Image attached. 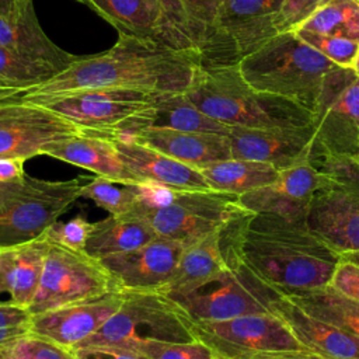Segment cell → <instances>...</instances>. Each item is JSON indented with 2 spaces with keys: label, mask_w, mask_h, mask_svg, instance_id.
I'll use <instances>...</instances> for the list:
<instances>
[{
  "label": "cell",
  "mask_w": 359,
  "mask_h": 359,
  "mask_svg": "<svg viewBox=\"0 0 359 359\" xmlns=\"http://www.w3.org/2000/svg\"><path fill=\"white\" fill-rule=\"evenodd\" d=\"M201 66L202 56L196 49H177L119 34L109 50L79 57L62 73L22 94H59L86 88L185 93Z\"/></svg>",
  "instance_id": "obj_1"
},
{
  "label": "cell",
  "mask_w": 359,
  "mask_h": 359,
  "mask_svg": "<svg viewBox=\"0 0 359 359\" xmlns=\"http://www.w3.org/2000/svg\"><path fill=\"white\" fill-rule=\"evenodd\" d=\"M304 219L252 212L241 238L243 262L279 290L327 286L341 259Z\"/></svg>",
  "instance_id": "obj_2"
},
{
  "label": "cell",
  "mask_w": 359,
  "mask_h": 359,
  "mask_svg": "<svg viewBox=\"0 0 359 359\" xmlns=\"http://www.w3.org/2000/svg\"><path fill=\"white\" fill-rule=\"evenodd\" d=\"M185 95L208 116L244 128H292L313 125L306 107L252 88L237 65L201 66Z\"/></svg>",
  "instance_id": "obj_3"
},
{
  "label": "cell",
  "mask_w": 359,
  "mask_h": 359,
  "mask_svg": "<svg viewBox=\"0 0 359 359\" xmlns=\"http://www.w3.org/2000/svg\"><path fill=\"white\" fill-rule=\"evenodd\" d=\"M237 67L252 88L292 100L313 112L325 77L339 66L294 32H283L244 56Z\"/></svg>",
  "instance_id": "obj_4"
},
{
  "label": "cell",
  "mask_w": 359,
  "mask_h": 359,
  "mask_svg": "<svg viewBox=\"0 0 359 359\" xmlns=\"http://www.w3.org/2000/svg\"><path fill=\"white\" fill-rule=\"evenodd\" d=\"M248 212L236 194L215 189L174 191L144 182L143 196L128 213L144 219L157 237L187 247Z\"/></svg>",
  "instance_id": "obj_5"
},
{
  "label": "cell",
  "mask_w": 359,
  "mask_h": 359,
  "mask_svg": "<svg viewBox=\"0 0 359 359\" xmlns=\"http://www.w3.org/2000/svg\"><path fill=\"white\" fill-rule=\"evenodd\" d=\"M196 338L192 332V320L165 293L123 292V302L118 311L76 348L115 345L135 349L150 341L188 342Z\"/></svg>",
  "instance_id": "obj_6"
},
{
  "label": "cell",
  "mask_w": 359,
  "mask_h": 359,
  "mask_svg": "<svg viewBox=\"0 0 359 359\" xmlns=\"http://www.w3.org/2000/svg\"><path fill=\"white\" fill-rule=\"evenodd\" d=\"M314 154L325 178L311 199L306 223L337 252H359V167L317 146Z\"/></svg>",
  "instance_id": "obj_7"
},
{
  "label": "cell",
  "mask_w": 359,
  "mask_h": 359,
  "mask_svg": "<svg viewBox=\"0 0 359 359\" xmlns=\"http://www.w3.org/2000/svg\"><path fill=\"white\" fill-rule=\"evenodd\" d=\"M88 177L46 181L25 177L21 188L0 205V250L39 238L80 198Z\"/></svg>",
  "instance_id": "obj_8"
},
{
  "label": "cell",
  "mask_w": 359,
  "mask_h": 359,
  "mask_svg": "<svg viewBox=\"0 0 359 359\" xmlns=\"http://www.w3.org/2000/svg\"><path fill=\"white\" fill-rule=\"evenodd\" d=\"M192 332L219 359H273L309 349L271 311L223 321H192Z\"/></svg>",
  "instance_id": "obj_9"
},
{
  "label": "cell",
  "mask_w": 359,
  "mask_h": 359,
  "mask_svg": "<svg viewBox=\"0 0 359 359\" xmlns=\"http://www.w3.org/2000/svg\"><path fill=\"white\" fill-rule=\"evenodd\" d=\"M278 289L266 285L244 262L177 294H167L192 321H223L248 314L269 313Z\"/></svg>",
  "instance_id": "obj_10"
},
{
  "label": "cell",
  "mask_w": 359,
  "mask_h": 359,
  "mask_svg": "<svg viewBox=\"0 0 359 359\" xmlns=\"http://www.w3.org/2000/svg\"><path fill=\"white\" fill-rule=\"evenodd\" d=\"M282 0H226L201 46L203 66L237 65L276 34Z\"/></svg>",
  "instance_id": "obj_11"
},
{
  "label": "cell",
  "mask_w": 359,
  "mask_h": 359,
  "mask_svg": "<svg viewBox=\"0 0 359 359\" xmlns=\"http://www.w3.org/2000/svg\"><path fill=\"white\" fill-rule=\"evenodd\" d=\"M118 289L102 262L86 251L49 243L31 316Z\"/></svg>",
  "instance_id": "obj_12"
},
{
  "label": "cell",
  "mask_w": 359,
  "mask_h": 359,
  "mask_svg": "<svg viewBox=\"0 0 359 359\" xmlns=\"http://www.w3.org/2000/svg\"><path fill=\"white\" fill-rule=\"evenodd\" d=\"M69 119L81 130L111 133L129 118L144 111L154 94L128 88H86L59 94H20Z\"/></svg>",
  "instance_id": "obj_13"
},
{
  "label": "cell",
  "mask_w": 359,
  "mask_h": 359,
  "mask_svg": "<svg viewBox=\"0 0 359 359\" xmlns=\"http://www.w3.org/2000/svg\"><path fill=\"white\" fill-rule=\"evenodd\" d=\"M316 146L327 154L359 153V77L351 69L332 70L313 108Z\"/></svg>",
  "instance_id": "obj_14"
},
{
  "label": "cell",
  "mask_w": 359,
  "mask_h": 359,
  "mask_svg": "<svg viewBox=\"0 0 359 359\" xmlns=\"http://www.w3.org/2000/svg\"><path fill=\"white\" fill-rule=\"evenodd\" d=\"M108 21L119 34L150 39L177 49L198 42L174 0H77Z\"/></svg>",
  "instance_id": "obj_15"
},
{
  "label": "cell",
  "mask_w": 359,
  "mask_h": 359,
  "mask_svg": "<svg viewBox=\"0 0 359 359\" xmlns=\"http://www.w3.org/2000/svg\"><path fill=\"white\" fill-rule=\"evenodd\" d=\"M80 132L77 125L43 105L20 95L0 98V157L28 160Z\"/></svg>",
  "instance_id": "obj_16"
},
{
  "label": "cell",
  "mask_w": 359,
  "mask_h": 359,
  "mask_svg": "<svg viewBox=\"0 0 359 359\" xmlns=\"http://www.w3.org/2000/svg\"><path fill=\"white\" fill-rule=\"evenodd\" d=\"M325 171L314 154L279 170L273 182L238 195L243 208L259 213H275L287 219H304L311 199L323 185Z\"/></svg>",
  "instance_id": "obj_17"
},
{
  "label": "cell",
  "mask_w": 359,
  "mask_h": 359,
  "mask_svg": "<svg viewBox=\"0 0 359 359\" xmlns=\"http://www.w3.org/2000/svg\"><path fill=\"white\" fill-rule=\"evenodd\" d=\"M122 302L123 292L114 289L100 296L34 314L29 318V331L74 349L95 334L118 311Z\"/></svg>",
  "instance_id": "obj_18"
},
{
  "label": "cell",
  "mask_w": 359,
  "mask_h": 359,
  "mask_svg": "<svg viewBox=\"0 0 359 359\" xmlns=\"http://www.w3.org/2000/svg\"><path fill=\"white\" fill-rule=\"evenodd\" d=\"M181 243L156 237L143 247L100 259L123 292H161L168 285L180 257Z\"/></svg>",
  "instance_id": "obj_19"
},
{
  "label": "cell",
  "mask_w": 359,
  "mask_h": 359,
  "mask_svg": "<svg viewBox=\"0 0 359 359\" xmlns=\"http://www.w3.org/2000/svg\"><path fill=\"white\" fill-rule=\"evenodd\" d=\"M231 158L269 163L278 170L309 158L314 144L313 125L292 128L230 126Z\"/></svg>",
  "instance_id": "obj_20"
},
{
  "label": "cell",
  "mask_w": 359,
  "mask_h": 359,
  "mask_svg": "<svg viewBox=\"0 0 359 359\" xmlns=\"http://www.w3.org/2000/svg\"><path fill=\"white\" fill-rule=\"evenodd\" d=\"M95 133V132H94ZM111 137L121 158L137 182L153 184L174 191L210 189L198 167L175 160L156 149L121 133H100Z\"/></svg>",
  "instance_id": "obj_21"
},
{
  "label": "cell",
  "mask_w": 359,
  "mask_h": 359,
  "mask_svg": "<svg viewBox=\"0 0 359 359\" xmlns=\"http://www.w3.org/2000/svg\"><path fill=\"white\" fill-rule=\"evenodd\" d=\"M0 46L53 72L55 76L80 57L60 49L46 36L32 3L10 14H0Z\"/></svg>",
  "instance_id": "obj_22"
},
{
  "label": "cell",
  "mask_w": 359,
  "mask_h": 359,
  "mask_svg": "<svg viewBox=\"0 0 359 359\" xmlns=\"http://www.w3.org/2000/svg\"><path fill=\"white\" fill-rule=\"evenodd\" d=\"M269 311L279 317L294 337L310 351L328 359H359V337L318 320L278 290Z\"/></svg>",
  "instance_id": "obj_23"
},
{
  "label": "cell",
  "mask_w": 359,
  "mask_h": 359,
  "mask_svg": "<svg viewBox=\"0 0 359 359\" xmlns=\"http://www.w3.org/2000/svg\"><path fill=\"white\" fill-rule=\"evenodd\" d=\"M126 136L198 168L231 158L230 139L227 135L168 128H144Z\"/></svg>",
  "instance_id": "obj_24"
},
{
  "label": "cell",
  "mask_w": 359,
  "mask_h": 359,
  "mask_svg": "<svg viewBox=\"0 0 359 359\" xmlns=\"http://www.w3.org/2000/svg\"><path fill=\"white\" fill-rule=\"evenodd\" d=\"M144 128H168L188 132L229 135L230 126L208 116L189 101L185 93L154 94L153 102L144 111L133 115L119 129L111 133H133Z\"/></svg>",
  "instance_id": "obj_25"
},
{
  "label": "cell",
  "mask_w": 359,
  "mask_h": 359,
  "mask_svg": "<svg viewBox=\"0 0 359 359\" xmlns=\"http://www.w3.org/2000/svg\"><path fill=\"white\" fill-rule=\"evenodd\" d=\"M43 154L90 170L100 177L137 182L121 158L114 140L105 135L81 130L46 146Z\"/></svg>",
  "instance_id": "obj_26"
},
{
  "label": "cell",
  "mask_w": 359,
  "mask_h": 359,
  "mask_svg": "<svg viewBox=\"0 0 359 359\" xmlns=\"http://www.w3.org/2000/svg\"><path fill=\"white\" fill-rule=\"evenodd\" d=\"M48 248L49 240L42 236L0 250V275L13 304L28 310L41 280Z\"/></svg>",
  "instance_id": "obj_27"
},
{
  "label": "cell",
  "mask_w": 359,
  "mask_h": 359,
  "mask_svg": "<svg viewBox=\"0 0 359 359\" xmlns=\"http://www.w3.org/2000/svg\"><path fill=\"white\" fill-rule=\"evenodd\" d=\"M156 237L150 224L133 213L109 215L93 223L84 251L97 259H102L137 250Z\"/></svg>",
  "instance_id": "obj_28"
},
{
  "label": "cell",
  "mask_w": 359,
  "mask_h": 359,
  "mask_svg": "<svg viewBox=\"0 0 359 359\" xmlns=\"http://www.w3.org/2000/svg\"><path fill=\"white\" fill-rule=\"evenodd\" d=\"M210 189L243 195L273 182L279 170L269 164L252 160L227 158L199 168Z\"/></svg>",
  "instance_id": "obj_29"
},
{
  "label": "cell",
  "mask_w": 359,
  "mask_h": 359,
  "mask_svg": "<svg viewBox=\"0 0 359 359\" xmlns=\"http://www.w3.org/2000/svg\"><path fill=\"white\" fill-rule=\"evenodd\" d=\"M279 292L307 314L359 337V303L344 297L330 285L304 290Z\"/></svg>",
  "instance_id": "obj_30"
},
{
  "label": "cell",
  "mask_w": 359,
  "mask_h": 359,
  "mask_svg": "<svg viewBox=\"0 0 359 359\" xmlns=\"http://www.w3.org/2000/svg\"><path fill=\"white\" fill-rule=\"evenodd\" d=\"M297 29L359 42V0H328Z\"/></svg>",
  "instance_id": "obj_31"
},
{
  "label": "cell",
  "mask_w": 359,
  "mask_h": 359,
  "mask_svg": "<svg viewBox=\"0 0 359 359\" xmlns=\"http://www.w3.org/2000/svg\"><path fill=\"white\" fill-rule=\"evenodd\" d=\"M143 192L144 182H126L95 175L83 185L80 198L91 199L109 215H125L143 196Z\"/></svg>",
  "instance_id": "obj_32"
},
{
  "label": "cell",
  "mask_w": 359,
  "mask_h": 359,
  "mask_svg": "<svg viewBox=\"0 0 359 359\" xmlns=\"http://www.w3.org/2000/svg\"><path fill=\"white\" fill-rule=\"evenodd\" d=\"M52 77L53 72L0 46V98L22 94Z\"/></svg>",
  "instance_id": "obj_33"
},
{
  "label": "cell",
  "mask_w": 359,
  "mask_h": 359,
  "mask_svg": "<svg viewBox=\"0 0 359 359\" xmlns=\"http://www.w3.org/2000/svg\"><path fill=\"white\" fill-rule=\"evenodd\" d=\"M0 359H77L73 349L27 331L0 344Z\"/></svg>",
  "instance_id": "obj_34"
},
{
  "label": "cell",
  "mask_w": 359,
  "mask_h": 359,
  "mask_svg": "<svg viewBox=\"0 0 359 359\" xmlns=\"http://www.w3.org/2000/svg\"><path fill=\"white\" fill-rule=\"evenodd\" d=\"M292 32H294L303 42H306L309 46L316 49L337 66L342 69H351L359 48V42L306 29H296Z\"/></svg>",
  "instance_id": "obj_35"
},
{
  "label": "cell",
  "mask_w": 359,
  "mask_h": 359,
  "mask_svg": "<svg viewBox=\"0 0 359 359\" xmlns=\"http://www.w3.org/2000/svg\"><path fill=\"white\" fill-rule=\"evenodd\" d=\"M135 351L147 359H216L213 351L199 339L188 342L150 341L140 344Z\"/></svg>",
  "instance_id": "obj_36"
},
{
  "label": "cell",
  "mask_w": 359,
  "mask_h": 359,
  "mask_svg": "<svg viewBox=\"0 0 359 359\" xmlns=\"http://www.w3.org/2000/svg\"><path fill=\"white\" fill-rule=\"evenodd\" d=\"M224 1L226 0H174L198 42L199 52L206 32L215 22Z\"/></svg>",
  "instance_id": "obj_37"
},
{
  "label": "cell",
  "mask_w": 359,
  "mask_h": 359,
  "mask_svg": "<svg viewBox=\"0 0 359 359\" xmlns=\"http://www.w3.org/2000/svg\"><path fill=\"white\" fill-rule=\"evenodd\" d=\"M91 227L93 223H90L84 216L77 215L69 222H55L43 236L49 240V243L74 251H84Z\"/></svg>",
  "instance_id": "obj_38"
},
{
  "label": "cell",
  "mask_w": 359,
  "mask_h": 359,
  "mask_svg": "<svg viewBox=\"0 0 359 359\" xmlns=\"http://www.w3.org/2000/svg\"><path fill=\"white\" fill-rule=\"evenodd\" d=\"M328 0H282L275 17L276 34L296 31Z\"/></svg>",
  "instance_id": "obj_39"
},
{
  "label": "cell",
  "mask_w": 359,
  "mask_h": 359,
  "mask_svg": "<svg viewBox=\"0 0 359 359\" xmlns=\"http://www.w3.org/2000/svg\"><path fill=\"white\" fill-rule=\"evenodd\" d=\"M330 286L344 297L359 303V264L342 255L335 266Z\"/></svg>",
  "instance_id": "obj_40"
},
{
  "label": "cell",
  "mask_w": 359,
  "mask_h": 359,
  "mask_svg": "<svg viewBox=\"0 0 359 359\" xmlns=\"http://www.w3.org/2000/svg\"><path fill=\"white\" fill-rule=\"evenodd\" d=\"M77 359H147L143 353L115 345H93L73 349Z\"/></svg>",
  "instance_id": "obj_41"
},
{
  "label": "cell",
  "mask_w": 359,
  "mask_h": 359,
  "mask_svg": "<svg viewBox=\"0 0 359 359\" xmlns=\"http://www.w3.org/2000/svg\"><path fill=\"white\" fill-rule=\"evenodd\" d=\"M31 314L27 309L13 304L10 300L0 303V328L29 325Z\"/></svg>",
  "instance_id": "obj_42"
},
{
  "label": "cell",
  "mask_w": 359,
  "mask_h": 359,
  "mask_svg": "<svg viewBox=\"0 0 359 359\" xmlns=\"http://www.w3.org/2000/svg\"><path fill=\"white\" fill-rule=\"evenodd\" d=\"M24 158L20 157H0V182H14L22 180L27 174L24 171Z\"/></svg>",
  "instance_id": "obj_43"
},
{
  "label": "cell",
  "mask_w": 359,
  "mask_h": 359,
  "mask_svg": "<svg viewBox=\"0 0 359 359\" xmlns=\"http://www.w3.org/2000/svg\"><path fill=\"white\" fill-rule=\"evenodd\" d=\"M24 178L14 182H0V205H3L7 199H10L21 188Z\"/></svg>",
  "instance_id": "obj_44"
},
{
  "label": "cell",
  "mask_w": 359,
  "mask_h": 359,
  "mask_svg": "<svg viewBox=\"0 0 359 359\" xmlns=\"http://www.w3.org/2000/svg\"><path fill=\"white\" fill-rule=\"evenodd\" d=\"M273 359H328L324 358L321 355H317L316 352L310 351V349H304V351H293V352H286L278 358Z\"/></svg>",
  "instance_id": "obj_45"
},
{
  "label": "cell",
  "mask_w": 359,
  "mask_h": 359,
  "mask_svg": "<svg viewBox=\"0 0 359 359\" xmlns=\"http://www.w3.org/2000/svg\"><path fill=\"white\" fill-rule=\"evenodd\" d=\"M29 331V325H20V327H7V328H0V344L7 342L24 332Z\"/></svg>",
  "instance_id": "obj_46"
},
{
  "label": "cell",
  "mask_w": 359,
  "mask_h": 359,
  "mask_svg": "<svg viewBox=\"0 0 359 359\" xmlns=\"http://www.w3.org/2000/svg\"><path fill=\"white\" fill-rule=\"evenodd\" d=\"M29 3H32V0H0V14H10Z\"/></svg>",
  "instance_id": "obj_47"
},
{
  "label": "cell",
  "mask_w": 359,
  "mask_h": 359,
  "mask_svg": "<svg viewBox=\"0 0 359 359\" xmlns=\"http://www.w3.org/2000/svg\"><path fill=\"white\" fill-rule=\"evenodd\" d=\"M351 70L359 77V48H358V52L355 55V59L352 62V66H351Z\"/></svg>",
  "instance_id": "obj_48"
},
{
  "label": "cell",
  "mask_w": 359,
  "mask_h": 359,
  "mask_svg": "<svg viewBox=\"0 0 359 359\" xmlns=\"http://www.w3.org/2000/svg\"><path fill=\"white\" fill-rule=\"evenodd\" d=\"M341 255H345V257L351 258L352 261H355L356 264H359V252H348V254H341Z\"/></svg>",
  "instance_id": "obj_49"
},
{
  "label": "cell",
  "mask_w": 359,
  "mask_h": 359,
  "mask_svg": "<svg viewBox=\"0 0 359 359\" xmlns=\"http://www.w3.org/2000/svg\"><path fill=\"white\" fill-rule=\"evenodd\" d=\"M1 293H7V292H6V286H4L3 278H1V275H0V294H1Z\"/></svg>",
  "instance_id": "obj_50"
},
{
  "label": "cell",
  "mask_w": 359,
  "mask_h": 359,
  "mask_svg": "<svg viewBox=\"0 0 359 359\" xmlns=\"http://www.w3.org/2000/svg\"><path fill=\"white\" fill-rule=\"evenodd\" d=\"M351 160H352V161L359 167V153H358V154H355L353 157H351Z\"/></svg>",
  "instance_id": "obj_51"
},
{
  "label": "cell",
  "mask_w": 359,
  "mask_h": 359,
  "mask_svg": "<svg viewBox=\"0 0 359 359\" xmlns=\"http://www.w3.org/2000/svg\"><path fill=\"white\" fill-rule=\"evenodd\" d=\"M216 359H219V358H216Z\"/></svg>",
  "instance_id": "obj_52"
}]
</instances>
